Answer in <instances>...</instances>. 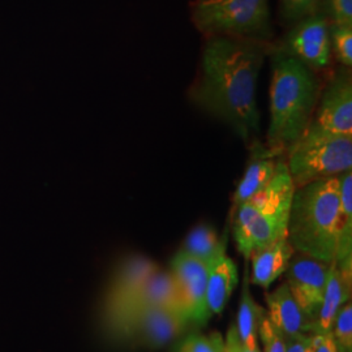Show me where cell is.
Here are the masks:
<instances>
[{
    "label": "cell",
    "instance_id": "27",
    "mask_svg": "<svg viewBox=\"0 0 352 352\" xmlns=\"http://www.w3.org/2000/svg\"><path fill=\"white\" fill-rule=\"evenodd\" d=\"M258 336L264 343V352H287L285 336L270 322L265 314L260 320Z\"/></svg>",
    "mask_w": 352,
    "mask_h": 352
},
{
    "label": "cell",
    "instance_id": "16",
    "mask_svg": "<svg viewBox=\"0 0 352 352\" xmlns=\"http://www.w3.org/2000/svg\"><path fill=\"white\" fill-rule=\"evenodd\" d=\"M295 250L289 239L278 240L264 248L253 252L250 257L252 261V285L267 289L278 278L285 274Z\"/></svg>",
    "mask_w": 352,
    "mask_h": 352
},
{
    "label": "cell",
    "instance_id": "6",
    "mask_svg": "<svg viewBox=\"0 0 352 352\" xmlns=\"http://www.w3.org/2000/svg\"><path fill=\"white\" fill-rule=\"evenodd\" d=\"M287 168L295 188L352 170V136L307 129L287 153Z\"/></svg>",
    "mask_w": 352,
    "mask_h": 352
},
{
    "label": "cell",
    "instance_id": "10",
    "mask_svg": "<svg viewBox=\"0 0 352 352\" xmlns=\"http://www.w3.org/2000/svg\"><path fill=\"white\" fill-rule=\"evenodd\" d=\"M157 307L174 308L186 316L174 279L170 272H164L162 269L110 311L101 314L102 330L106 331L132 316Z\"/></svg>",
    "mask_w": 352,
    "mask_h": 352
},
{
    "label": "cell",
    "instance_id": "22",
    "mask_svg": "<svg viewBox=\"0 0 352 352\" xmlns=\"http://www.w3.org/2000/svg\"><path fill=\"white\" fill-rule=\"evenodd\" d=\"M330 49L334 58L342 67L352 65V25L330 24Z\"/></svg>",
    "mask_w": 352,
    "mask_h": 352
},
{
    "label": "cell",
    "instance_id": "19",
    "mask_svg": "<svg viewBox=\"0 0 352 352\" xmlns=\"http://www.w3.org/2000/svg\"><path fill=\"white\" fill-rule=\"evenodd\" d=\"M340 231L336 265L352 270V173L340 176Z\"/></svg>",
    "mask_w": 352,
    "mask_h": 352
},
{
    "label": "cell",
    "instance_id": "12",
    "mask_svg": "<svg viewBox=\"0 0 352 352\" xmlns=\"http://www.w3.org/2000/svg\"><path fill=\"white\" fill-rule=\"evenodd\" d=\"M331 265L295 252L285 272L291 295L314 321L322 304Z\"/></svg>",
    "mask_w": 352,
    "mask_h": 352
},
{
    "label": "cell",
    "instance_id": "3",
    "mask_svg": "<svg viewBox=\"0 0 352 352\" xmlns=\"http://www.w3.org/2000/svg\"><path fill=\"white\" fill-rule=\"evenodd\" d=\"M340 231V177H327L295 188L287 239L298 253L333 264Z\"/></svg>",
    "mask_w": 352,
    "mask_h": 352
},
{
    "label": "cell",
    "instance_id": "1",
    "mask_svg": "<svg viewBox=\"0 0 352 352\" xmlns=\"http://www.w3.org/2000/svg\"><path fill=\"white\" fill-rule=\"evenodd\" d=\"M267 52V42L209 37L202 49L199 75L189 89V98L197 107L251 144L260 133L256 90Z\"/></svg>",
    "mask_w": 352,
    "mask_h": 352
},
{
    "label": "cell",
    "instance_id": "11",
    "mask_svg": "<svg viewBox=\"0 0 352 352\" xmlns=\"http://www.w3.org/2000/svg\"><path fill=\"white\" fill-rule=\"evenodd\" d=\"M210 267L199 258L180 250L170 264L179 299L189 322L205 325L210 320L206 305V286Z\"/></svg>",
    "mask_w": 352,
    "mask_h": 352
},
{
    "label": "cell",
    "instance_id": "18",
    "mask_svg": "<svg viewBox=\"0 0 352 352\" xmlns=\"http://www.w3.org/2000/svg\"><path fill=\"white\" fill-rule=\"evenodd\" d=\"M238 283V269L226 254L210 267L206 286V305L210 316L219 315Z\"/></svg>",
    "mask_w": 352,
    "mask_h": 352
},
{
    "label": "cell",
    "instance_id": "13",
    "mask_svg": "<svg viewBox=\"0 0 352 352\" xmlns=\"http://www.w3.org/2000/svg\"><path fill=\"white\" fill-rule=\"evenodd\" d=\"M158 270H161V266L146 256L132 254L126 257L115 269L103 294L100 315L110 311L116 304L126 299Z\"/></svg>",
    "mask_w": 352,
    "mask_h": 352
},
{
    "label": "cell",
    "instance_id": "21",
    "mask_svg": "<svg viewBox=\"0 0 352 352\" xmlns=\"http://www.w3.org/2000/svg\"><path fill=\"white\" fill-rule=\"evenodd\" d=\"M182 250L212 267L226 254V239H219L213 227L199 225L187 235Z\"/></svg>",
    "mask_w": 352,
    "mask_h": 352
},
{
    "label": "cell",
    "instance_id": "31",
    "mask_svg": "<svg viewBox=\"0 0 352 352\" xmlns=\"http://www.w3.org/2000/svg\"><path fill=\"white\" fill-rule=\"evenodd\" d=\"M241 352H261L260 349H256V350H250V349H245L244 346L241 347Z\"/></svg>",
    "mask_w": 352,
    "mask_h": 352
},
{
    "label": "cell",
    "instance_id": "9",
    "mask_svg": "<svg viewBox=\"0 0 352 352\" xmlns=\"http://www.w3.org/2000/svg\"><path fill=\"white\" fill-rule=\"evenodd\" d=\"M330 23L321 13L302 20L289 30L277 50L283 51L300 60L316 74L325 71L331 63Z\"/></svg>",
    "mask_w": 352,
    "mask_h": 352
},
{
    "label": "cell",
    "instance_id": "15",
    "mask_svg": "<svg viewBox=\"0 0 352 352\" xmlns=\"http://www.w3.org/2000/svg\"><path fill=\"white\" fill-rule=\"evenodd\" d=\"M252 158L245 168V173L235 189L232 197V213L238 210L240 205L251 200L261 190H264L277 171L279 155L270 151L267 146H263L258 140L252 144ZM232 214V215H234Z\"/></svg>",
    "mask_w": 352,
    "mask_h": 352
},
{
    "label": "cell",
    "instance_id": "7",
    "mask_svg": "<svg viewBox=\"0 0 352 352\" xmlns=\"http://www.w3.org/2000/svg\"><path fill=\"white\" fill-rule=\"evenodd\" d=\"M188 324V318L180 311L157 307L132 316L103 333L120 346L155 350L176 340Z\"/></svg>",
    "mask_w": 352,
    "mask_h": 352
},
{
    "label": "cell",
    "instance_id": "28",
    "mask_svg": "<svg viewBox=\"0 0 352 352\" xmlns=\"http://www.w3.org/2000/svg\"><path fill=\"white\" fill-rule=\"evenodd\" d=\"M311 349L312 352H338L333 340V334H311Z\"/></svg>",
    "mask_w": 352,
    "mask_h": 352
},
{
    "label": "cell",
    "instance_id": "20",
    "mask_svg": "<svg viewBox=\"0 0 352 352\" xmlns=\"http://www.w3.org/2000/svg\"><path fill=\"white\" fill-rule=\"evenodd\" d=\"M250 283L251 280L248 277V270H245L235 327L241 344L245 349L256 350L258 349V327L260 320L264 316V309L254 302L250 289Z\"/></svg>",
    "mask_w": 352,
    "mask_h": 352
},
{
    "label": "cell",
    "instance_id": "29",
    "mask_svg": "<svg viewBox=\"0 0 352 352\" xmlns=\"http://www.w3.org/2000/svg\"><path fill=\"white\" fill-rule=\"evenodd\" d=\"M287 352H312L311 336L302 334L296 337H285Z\"/></svg>",
    "mask_w": 352,
    "mask_h": 352
},
{
    "label": "cell",
    "instance_id": "23",
    "mask_svg": "<svg viewBox=\"0 0 352 352\" xmlns=\"http://www.w3.org/2000/svg\"><path fill=\"white\" fill-rule=\"evenodd\" d=\"M321 0H279V19L285 25L292 26L320 13Z\"/></svg>",
    "mask_w": 352,
    "mask_h": 352
},
{
    "label": "cell",
    "instance_id": "8",
    "mask_svg": "<svg viewBox=\"0 0 352 352\" xmlns=\"http://www.w3.org/2000/svg\"><path fill=\"white\" fill-rule=\"evenodd\" d=\"M308 128L327 135L352 136L351 68L340 67L321 88Z\"/></svg>",
    "mask_w": 352,
    "mask_h": 352
},
{
    "label": "cell",
    "instance_id": "2",
    "mask_svg": "<svg viewBox=\"0 0 352 352\" xmlns=\"http://www.w3.org/2000/svg\"><path fill=\"white\" fill-rule=\"evenodd\" d=\"M270 122L267 148L287 154L307 132L321 93V80L307 65L283 51H272Z\"/></svg>",
    "mask_w": 352,
    "mask_h": 352
},
{
    "label": "cell",
    "instance_id": "26",
    "mask_svg": "<svg viewBox=\"0 0 352 352\" xmlns=\"http://www.w3.org/2000/svg\"><path fill=\"white\" fill-rule=\"evenodd\" d=\"M182 347L186 352H225V340L218 331L208 336L190 334L183 340Z\"/></svg>",
    "mask_w": 352,
    "mask_h": 352
},
{
    "label": "cell",
    "instance_id": "30",
    "mask_svg": "<svg viewBox=\"0 0 352 352\" xmlns=\"http://www.w3.org/2000/svg\"><path fill=\"white\" fill-rule=\"evenodd\" d=\"M241 342H240L236 327H231L228 329L227 338L225 340V352H241Z\"/></svg>",
    "mask_w": 352,
    "mask_h": 352
},
{
    "label": "cell",
    "instance_id": "24",
    "mask_svg": "<svg viewBox=\"0 0 352 352\" xmlns=\"http://www.w3.org/2000/svg\"><path fill=\"white\" fill-rule=\"evenodd\" d=\"M333 340L337 351L352 352V305L351 302H346L336 317L331 329Z\"/></svg>",
    "mask_w": 352,
    "mask_h": 352
},
{
    "label": "cell",
    "instance_id": "17",
    "mask_svg": "<svg viewBox=\"0 0 352 352\" xmlns=\"http://www.w3.org/2000/svg\"><path fill=\"white\" fill-rule=\"evenodd\" d=\"M351 289L352 270H343L333 263L322 304L316 317L314 334H325L331 331L340 308L351 299Z\"/></svg>",
    "mask_w": 352,
    "mask_h": 352
},
{
    "label": "cell",
    "instance_id": "25",
    "mask_svg": "<svg viewBox=\"0 0 352 352\" xmlns=\"http://www.w3.org/2000/svg\"><path fill=\"white\" fill-rule=\"evenodd\" d=\"M320 13L330 24L352 25V0H321Z\"/></svg>",
    "mask_w": 352,
    "mask_h": 352
},
{
    "label": "cell",
    "instance_id": "14",
    "mask_svg": "<svg viewBox=\"0 0 352 352\" xmlns=\"http://www.w3.org/2000/svg\"><path fill=\"white\" fill-rule=\"evenodd\" d=\"M267 318L285 337L314 334L315 321L302 311L289 292L286 282L272 292H266Z\"/></svg>",
    "mask_w": 352,
    "mask_h": 352
},
{
    "label": "cell",
    "instance_id": "32",
    "mask_svg": "<svg viewBox=\"0 0 352 352\" xmlns=\"http://www.w3.org/2000/svg\"><path fill=\"white\" fill-rule=\"evenodd\" d=\"M177 352H186L184 351V349L182 347V344H180V347H179V350H177Z\"/></svg>",
    "mask_w": 352,
    "mask_h": 352
},
{
    "label": "cell",
    "instance_id": "5",
    "mask_svg": "<svg viewBox=\"0 0 352 352\" xmlns=\"http://www.w3.org/2000/svg\"><path fill=\"white\" fill-rule=\"evenodd\" d=\"M190 19L206 38L267 42L273 37L269 0H195Z\"/></svg>",
    "mask_w": 352,
    "mask_h": 352
},
{
    "label": "cell",
    "instance_id": "4",
    "mask_svg": "<svg viewBox=\"0 0 352 352\" xmlns=\"http://www.w3.org/2000/svg\"><path fill=\"white\" fill-rule=\"evenodd\" d=\"M294 192L295 186L287 164L279 160L269 186L238 208L234 214L232 232L245 260H250L253 252L287 238Z\"/></svg>",
    "mask_w": 352,
    "mask_h": 352
}]
</instances>
